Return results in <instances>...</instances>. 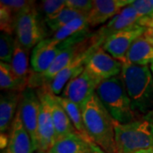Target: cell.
<instances>
[{"mask_svg": "<svg viewBox=\"0 0 153 153\" xmlns=\"http://www.w3.org/2000/svg\"><path fill=\"white\" fill-rule=\"evenodd\" d=\"M83 123L89 140L107 153H118L114 119L94 94L82 108Z\"/></svg>", "mask_w": 153, "mask_h": 153, "instance_id": "obj_1", "label": "cell"}, {"mask_svg": "<svg viewBox=\"0 0 153 153\" xmlns=\"http://www.w3.org/2000/svg\"><path fill=\"white\" fill-rule=\"evenodd\" d=\"M131 100L134 115L146 114L153 109V75L149 66L123 63L120 74Z\"/></svg>", "mask_w": 153, "mask_h": 153, "instance_id": "obj_2", "label": "cell"}, {"mask_svg": "<svg viewBox=\"0 0 153 153\" xmlns=\"http://www.w3.org/2000/svg\"><path fill=\"white\" fill-rule=\"evenodd\" d=\"M95 94L114 121L128 123L134 120L131 100L120 75L102 80Z\"/></svg>", "mask_w": 153, "mask_h": 153, "instance_id": "obj_3", "label": "cell"}, {"mask_svg": "<svg viewBox=\"0 0 153 153\" xmlns=\"http://www.w3.org/2000/svg\"><path fill=\"white\" fill-rule=\"evenodd\" d=\"M114 128L118 153H134L153 148V121L143 118L128 123L114 121Z\"/></svg>", "mask_w": 153, "mask_h": 153, "instance_id": "obj_4", "label": "cell"}, {"mask_svg": "<svg viewBox=\"0 0 153 153\" xmlns=\"http://www.w3.org/2000/svg\"><path fill=\"white\" fill-rule=\"evenodd\" d=\"M14 27L16 35V39L28 50L43 40V32L34 5L17 14L15 16Z\"/></svg>", "mask_w": 153, "mask_h": 153, "instance_id": "obj_5", "label": "cell"}, {"mask_svg": "<svg viewBox=\"0 0 153 153\" xmlns=\"http://www.w3.org/2000/svg\"><path fill=\"white\" fill-rule=\"evenodd\" d=\"M100 82L101 80L85 68L78 76L67 82L60 96L72 101L82 110L88 100L95 94Z\"/></svg>", "mask_w": 153, "mask_h": 153, "instance_id": "obj_6", "label": "cell"}, {"mask_svg": "<svg viewBox=\"0 0 153 153\" xmlns=\"http://www.w3.org/2000/svg\"><path fill=\"white\" fill-rule=\"evenodd\" d=\"M18 111L20 113L23 125L32 139L33 146L36 152L38 144V126L40 111V100L38 94L35 93L32 88H28L21 94Z\"/></svg>", "mask_w": 153, "mask_h": 153, "instance_id": "obj_7", "label": "cell"}, {"mask_svg": "<svg viewBox=\"0 0 153 153\" xmlns=\"http://www.w3.org/2000/svg\"><path fill=\"white\" fill-rule=\"evenodd\" d=\"M103 42L104 41L102 39H100V41L93 44L89 49L81 53L77 57H76L71 63H69L64 69H62L49 82L47 89L50 93L59 96V94H61L64 88L66 87L67 82L71 79H73L74 77H76V76H78L85 69L86 63L89 59V57L91 56L95 49L100 46H102Z\"/></svg>", "mask_w": 153, "mask_h": 153, "instance_id": "obj_8", "label": "cell"}, {"mask_svg": "<svg viewBox=\"0 0 153 153\" xmlns=\"http://www.w3.org/2000/svg\"><path fill=\"white\" fill-rule=\"evenodd\" d=\"M38 95L40 100V111L38 117V144L36 152L47 153L57 140V136L50 106L43 90H39Z\"/></svg>", "mask_w": 153, "mask_h": 153, "instance_id": "obj_9", "label": "cell"}, {"mask_svg": "<svg viewBox=\"0 0 153 153\" xmlns=\"http://www.w3.org/2000/svg\"><path fill=\"white\" fill-rule=\"evenodd\" d=\"M146 30V27L139 26L114 33L105 40L102 48L113 58L122 63H125L128 50L134 40L142 36Z\"/></svg>", "mask_w": 153, "mask_h": 153, "instance_id": "obj_10", "label": "cell"}, {"mask_svg": "<svg viewBox=\"0 0 153 153\" xmlns=\"http://www.w3.org/2000/svg\"><path fill=\"white\" fill-rule=\"evenodd\" d=\"M123 63L113 58L105 51L102 46H100L89 57L85 68L94 76L102 81L119 76L123 69Z\"/></svg>", "mask_w": 153, "mask_h": 153, "instance_id": "obj_11", "label": "cell"}, {"mask_svg": "<svg viewBox=\"0 0 153 153\" xmlns=\"http://www.w3.org/2000/svg\"><path fill=\"white\" fill-rule=\"evenodd\" d=\"M150 20L141 16L130 4L126 6L99 32V38L105 40L111 35L135 27H145Z\"/></svg>", "mask_w": 153, "mask_h": 153, "instance_id": "obj_12", "label": "cell"}, {"mask_svg": "<svg viewBox=\"0 0 153 153\" xmlns=\"http://www.w3.org/2000/svg\"><path fill=\"white\" fill-rule=\"evenodd\" d=\"M60 51V43L53 38L43 39L33 49L31 65L33 70L40 75L45 73L53 64Z\"/></svg>", "mask_w": 153, "mask_h": 153, "instance_id": "obj_13", "label": "cell"}, {"mask_svg": "<svg viewBox=\"0 0 153 153\" xmlns=\"http://www.w3.org/2000/svg\"><path fill=\"white\" fill-rule=\"evenodd\" d=\"M132 0H94L92 10L87 16L90 27H97L108 20H111Z\"/></svg>", "mask_w": 153, "mask_h": 153, "instance_id": "obj_14", "label": "cell"}, {"mask_svg": "<svg viewBox=\"0 0 153 153\" xmlns=\"http://www.w3.org/2000/svg\"><path fill=\"white\" fill-rule=\"evenodd\" d=\"M9 145L3 153H35L32 139L22 123L17 109L16 117L12 123Z\"/></svg>", "mask_w": 153, "mask_h": 153, "instance_id": "obj_15", "label": "cell"}, {"mask_svg": "<svg viewBox=\"0 0 153 153\" xmlns=\"http://www.w3.org/2000/svg\"><path fill=\"white\" fill-rule=\"evenodd\" d=\"M43 92L50 106L57 140L71 134H78L72 125L65 110L56 100L55 94L50 93L48 89H43Z\"/></svg>", "mask_w": 153, "mask_h": 153, "instance_id": "obj_16", "label": "cell"}, {"mask_svg": "<svg viewBox=\"0 0 153 153\" xmlns=\"http://www.w3.org/2000/svg\"><path fill=\"white\" fill-rule=\"evenodd\" d=\"M22 92L6 91L0 99V130L4 133L10 129L17 113Z\"/></svg>", "mask_w": 153, "mask_h": 153, "instance_id": "obj_17", "label": "cell"}, {"mask_svg": "<svg viewBox=\"0 0 153 153\" xmlns=\"http://www.w3.org/2000/svg\"><path fill=\"white\" fill-rule=\"evenodd\" d=\"M152 62L153 44L142 35L134 40L128 50L125 63L137 66H148Z\"/></svg>", "mask_w": 153, "mask_h": 153, "instance_id": "obj_18", "label": "cell"}, {"mask_svg": "<svg viewBox=\"0 0 153 153\" xmlns=\"http://www.w3.org/2000/svg\"><path fill=\"white\" fill-rule=\"evenodd\" d=\"M90 142L79 134H71L58 139L47 153H90Z\"/></svg>", "mask_w": 153, "mask_h": 153, "instance_id": "obj_19", "label": "cell"}, {"mask_svg": "<svg viewBox=\"0 0 153 153\" xmlns=\"http://www.w3.org/2000/svg\"><path fill=\"white\" fill-rule=\"evenodd\" d=\"M28 49L16 41L14 55L10 62V66L14 74L22 84L27 87L28 78Z\"/></svg>", "mask_w": 153, "mask_h": 153, "instance_id": "obj_20", "label": "cell"}, {"mask_svg": "<svg viewBox=\"0 0 153 153\" xmlns=\"http://www.w3.org/2000/svg\"><path fill=\"white\" fill-rule=\"evenodd\" d=\"M55 97H56V100H58V102L60 104V105L63 107V109L65 110L66 113L67 114L69 119L71 122L73 127L75 128V129L77 131V133L80 135H82L83 138H85L86 140H90L88 136L87 132L85 129V126L83 123V118H82L81 108L77 105L73 103L72 101L64 98L60 95H59V96L55 95Z\"/></svg>", "mask_w": 153, "mask_h": 153, "instance_id": "obj_21", "label": "cell"}, {"mask_svg": "<svg viewBox=\"0 0 153 153\" xmlns=\"http://www.w3.org/2000/svg\"><path fill=\"white\" fill-rule=\"evenodd\" d=\"M88 26L89 25L88 22L87 16H80L66 24L65 27L58 30L56 33H55L52 38L55 42L60 44L67 38L88 30Z\"/></svg>", "mask_w": 153, "mask_h": 153, "instance_id": "obj_22", "label": "cell"}, {"mask_svg": "<svg viewBox=\"0 0 153 153\" xmlns=\"http://www.w3.org/2000/svg\"><path fill=\"white\" fill-rule=\"evenodd\" d=\"M0 88L4 91L16 92H23L26 89L14 74L10 65L3 61L0 63Z\"/></svg>", "mask_w": 153, "mask_h": 153, "instance_id": "obj_23", "label": "cell"}, {"mask_svg": "<svg viewBox=\"0 0 153 153\" xmlns=\"http://www.w3.org/2000/svg\"><path fill=\"white\" fill-rule=\"evenodd\" d=\"M80 16H84V15H81L80 13L66 7L55 16L49 19H45V22L51 31L56 33L60 28L65 27L66 24H68L72 20Z\"/></svg>", "mask_w": 153, "mask_h": 153, "instance_id": "obj_24", "label": "cell"}, {"mask_svg": "<svg viewBox=\"0 0 153 153\" xmlns=\"http://www.w3.org/2000/svg\"><path fill=\"white\" fill-rule=\"evenodd\" d=\"M16 39L12 35L1 32L0 34V59L1 61L10 64L14 55Z\"/></svg>", "mask_w": 153, "mask_h": 153, "instance_id": "obj_25", "label": "cell"}, {"mask_svg": "<svg viewBox=\"0 0 153 153\" xmlns=\"http://www.w3.org/2000/svg\"><path fill=\"white\" fill-rule=\"evenodd\" d=\"M41 6L45 14V19H49L66 8V0H44L42 1Z\"/></svg>", "mask_w": 153, "mask_h": 153, "instance_id": "obj_26", "label": "cell"}, {"mask_svg": "<svg viewBox=\"0 0 153 153\" xmlns=\"http://www.w3.org/2000/svg\"><path fill=\"white\" fill-rule=\"evenodd\" d=\"M33 5H34L33 1H26V0H1L0 1V6L5 8L14 16H16L20 12L25 10Z\"/></svg>", "mask_w": 153, "mask_h": 153, "instance_id": "obj_27", "label": "cell"}, {"mask_svg": "<svg viewBox=\"0 0 153 153\" xmlns=\"http://www.w3.org/2000/svg\"><path fill=\"white\" fill-rule=\"evenodd\" d=\"M15 16L8 11L5 8L0 6V23H1V31L3 33H8L12 35L15 31L14 27Z\"/></svg>", "mask_w": 153, "mask_h": 153, "instance_id": "obj_28", "label": "cell"}, {"mask_svg": "<svg viewBox=\"0 0 153 153\" xmlns=\"http://www.w3.org/2000/svg\"><path fill=\"white\" fill-rule=\"evenodd\" d=\"M94 0H66V7L80 13L81 15L88 16L92 10Z\"/></svg>", "mask_w": 153, "mask_h": 153, "instance_id": "obj_29", "label": "cell"}, {"mask_svg": "<svg viewBox=\"0 0 153 153\" xmlns=\"http://www.w3.org/2000/svg\"><path fill=\"white\" fill-rule=\"evenodd\" d=\"M130 5L144 18L149 20L153 18V6L150 0H134Z\"/></svg>", "mask_w": 153, "mask_h": 153, "instance_id": "obj_30", "label": "cell"}, {"mask_svg": "<svg viewBox=\"0 0 153 153\" xmlns=\"http://www.w3.org/2000/svg\"><path fill=\"white\" fill-rule=\"evenodd\" d=\"M146 27V30L143 35L153 44V18L148 22Z\"/></svg>", "mask_w": 153, "mask_h": 153, "instance_id": "obj_31", "label": "cell"}, {"mask_svg": "<svg viewBox=\"0 0 153 153\" xmlns=\"http://www.w3.org/2000/svg\"><path fill=\"white\" fill-rule=\"evenodd\" d=\"M9 140H10V137L7 136L4 133H1V148L2 149L7 148L9 145Z\"/></svg>", "mask_w": 153, "mask_h": 153, "instance_id": "obj_32", "label": "cell"}, {"mask_svg": "<svg viewBox=\"0 0 153 153\" xmlns=\"http://www.w3.org/2000/svg\"><path fill=\"white\" fill-rule=\"evenodd\" d=\"M90 146H91V152L90 153H107L92 141L90 142Z\"/></svg>", "mask_w": 153, "mask_h": 153, "instance_id": "obj_33", "label": "cell"}, {"mask_svg": "<svg viewBox=\"0 0 153 153\" xmlns=\"http://www.w3.org/2000/svg\"><path fill=\"white\" fill-rule=\"evenodd\" d=\"M134 153H153V148L140 150V151H138V152H135Z\"/></svg>", "mask_w": 153, "mask_h": 153, "instance_id": "obj_34", "label": "cell"}, {"mask_svg": "<svg viewBox=\"0 0 153 153\" xmlns=\"http://www.w3.org/2000/svg\"><path fill=\"white\" fill-rule=\"evenodd\" d=\"M150 67H151V70H152V75H153V62L150 65Z\"/></svg>", "mask_w": 153, "mask_h": 153, "instance_id": "obj_35", "label": "cell"}, {"mask_svg": "<svg viewBox=\"0 0 153 153\" xmlns=\"http://www.w3.org/2000/svg\"><path fill=\"white\" fill-rule=\"evenodd\" d=\"M35 153H44V152H36Z\"/></svg>", "mask_w": 153, "mask_h": 153, "instance_id": "obj_36", "label": "cell"}]
</instances>
